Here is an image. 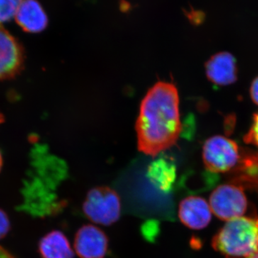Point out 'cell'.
<instances>
[{"instance_id":"13","label":"cell","mask_w":258,"mask_h":258,"mask_svg":"<svg viewBox=\"0 0 258 258\" xmlns=\"http://www.w3.org/2000/svg\"><path fill=\"white\" fill-rule=\"evenodd\" d=\"M23 0H0V25L15 18Z\"/></svg>"},{"instance_id":"2","label":"cell","mask_w":258,"mask_h":258,"mask_svg":"<svg viewBox=\"0 0 258 258\" xmlns=\"http://www.w3.org/2000/svg\"><path fill=\"white\" fill-rule=\"evenodd\" d=\"M212 244L227 257L252 255L258 249V218L241 217L227 221L213 237Z\"/></svg>"},{"instance_id":"3","label":"cell","mask_w":258,"mask_h":258,"mask_svg":"<svg viewBox=\"0 0 258 258\" xmlns=\"http://www.w3.org/2000/svg\"><path fill=\"white\" fill-rule=\"evenodd\" d=\"M243 154L235 141L222 136L210 137L203 146L204 164L212 173L234 170L240 165Z\"/></svg>"},{"instance_id":"17","label":"cell","mask_w":258,"mask_h":258,"mask_svg":"<svg viewBox=\"0 0 258 258\" xmlns=\"http://www.w3.org/2000/svg\"><path fill=\"white\" fill-rule=\"evenodd\" d=\"M0 258H15L9 252L0 246Z\"/></svg>"},{"instance_id":"1","label":"cell","mask_w":258,"mask_h":258,"mask_svg":"<svg viewBox=\"0 0 258 258\" xmlns=\"http://www.w3.org/2000/svg\"><path fill=\"white\" fill-rule=\"evenodd\" d=\"M181 129L177 88L173 83H156L142 100L136 123L139 150L157 156L176 143Z\"/></svg>"},{"instance_id":"5","label":"cell","mask_w":258,"mask_h":258,"mask_svg":"<svg viewBox=\"0 0 258 258\" xmlns=\"http://www.w3.org/2000/svg\"><path fill=\"white\" fill-rule=\"evenodd\" d=\"M209 205L215 216L227 222L243 216L247 200L240 185L224 184L212 191Z\"/></svg>"},{"instance_id":"20","label":"cell","mask_w":258,"mask_h":258,"mask_svg":"<svg viewBox=\"0 0 258 258\" xmlns=\"http://www.w3.org/2000/svg\"><path fill=\"white\" fill-rule=\"evenodd\" d=\"M4 121V117H3V114L0 113V124H1Z\"/></svg>"},{"instance_id":"7","label":"cell","mask_w":258,"mask_h":258,"mask_svg":"<svg viewBox=\"0 0 258 258\" xmlns=\"http://www.w3.org/2000/svg\"><path fill=\"white\" fill-rule=\"evenodd\" d=\"M108 247L106 234L94 225L83 226L75 237V251L81 258H103Z\"/></svg>"},{"instance_id":"19","label":"cell","mask_w":258,"mask_h":258,"mask_svg":"<svg viewBox=\"0 0 258 258\" xmlns=\"http://www.w3.org/2000/svg\"><path fill=\"white\" fill-rule=\"evenodd\" d=\"M3 156H2V153L0 152V171H1L2 167H3Z\"/></svg>"},{"instance_id":"6","label":"cell","mask_w":258,"mask_h":258,"mask_svg":"<svg viewBox=\"0 0 258 258\" xmlns=\"http://www.w3.org/2000/svg\"><path fill=\"white\" fill-rule=\"evenodd\" d=\"M25 52L20 42L0 27V81L13 79L23 71Z\"/></svg>"},{"instance_id":"11","label":"cell","mask_w":258,"mask_h":258,"mask_svg":"<svg viewBox=\"0 0 258 258\" xmlns=\"http://www.w3.org/2000/svg\"><path fill=\"white\" fill-rule=\"evenodd\" d=\"M39 250L42 258H74L67 237L60 231H52L42 237Z\"/></svg>"},{"instance_id":"4","label":"cell","mask_w":258,"mask_h":258,"mask_svg":"<svg viewBox=\"0 0 258 258\" xmlns=\"http://www.w3.org/2000/svg\"><path fill=\"white\" fill-rule=\"evenodd\" d=\"M83 210L91 221L109 226L120 218L121 205L118 194L108 186H97L88 191Z\"/></svg>"},{"instance_id":"8","label":"cell","mask_w":258,"mask_h":258,"mask_svg":"<svg viewBox=\"0 0 258 258\" xmlns=\"http://www.w3.org/2000/svg\"><path fill=\"white\" fill-rule=\"evenodd\" d=\"M179 220L191 230H203L212 220V210L205 199L198 196L184 198L179 204Z\"/></svg>"},{"instance_id":"18","label":"cell","mask_w":258,"mask_h":258,"mask_svg":"<svg viewBox=\"0 0 258 258\" xmlns=\"http://www.w3.org/2000/svg\"><path fill=\"white\" fill-rule=\"evenodd\" d=\"M227 258H234V257H227ZM243 258H258V249L257 252H254L253 254H252L251 256H249L247 257H243Z\"/></svg>"},{"instance_id":"12","label":"cell","mask_w":258,"mask_h":258,"mask_svg":"<svg viewBox=\"0 0 258 258\" xmlns=\"http://www.w3.org/2000/svg\"><path fill=\"white\" fill-rule=\"evenodd\" d=\"M147 175L161 189L169 190L176 179L175 164L168 158L159 157L149 166Z\"/></svg>"},{"instance_id":"15","label":"cell","mask_w":258,"mask_h":258,"mask_svg":"<svg viewBox=\"0 0 258 258\" xmlns=\"http://www.w3.org/2000/svg\"><path fill=\"white\" fill-rule=\"evenodd\" d=\"M10 223L8 215L3 210H0V240L9 232Z\"/></svg>"},{"instance_id":"10","label":"cell","mask_w":258,"mask_h":258,"mask_svg":"<svg viewBox=\"0 0 258 258\" xmlns=\"http://www.w3.org/2000/svg\"><path fill=\"white\" fill-rule=\"evenodd\" d=\"M15 19L24 31L30 33L41 32L48 25L46 13L37 0H23Z\"/></svg>"},{"instance_id":"14","label":"cell","mask_w":258,"mask_h":258,"mask_svg":"<svg viewBox=\"0 0 258 258\" xmlns=\"http://www.w3.org/2000/svg\"><path fill=\"white\" fill-rule=\"evenodd\" d=\"M244 141L246 144H252L258 149V112L253 115L252 125L244 136Z\"/></svg>"},{"instance_id":"9","label":"cell","mask_w":258,"mask_h":258,"mask_svg":"<svg viewBox=\"0 0 258 258\" xmlns=\"http://www.w3.org/2000/svg\"><path fill=\"white\" fill-rule=\"evenodd\" d=\"M209 81L218 86H227L237 81L236 59L227 52H218L212 56L205 64Z\"/></svg>"},{"instance_id":"16","label":"cell","mask_w":258,"mask_h":258,"mask_svg":"<svg viewBox=\"0 0 258 258\" xmlns=\"http://www.w3.org/2000/svg\"><path fill=\"white\" fill-rule=\"evenodd\" d=\"M249 94H250L251 99L258 106V76L253 80L251 84Z\"/></svg>"}]
</instances>
